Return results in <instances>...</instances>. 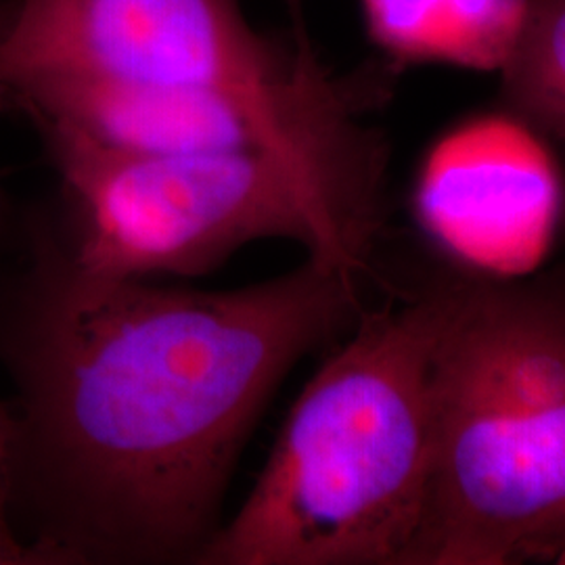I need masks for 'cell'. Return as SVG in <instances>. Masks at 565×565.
<instances>
[{
	"mask_svg": "<svg viewBox=\"0 0 565 565\" xmlns=\"http://www.w3.org/2000/svg\"><path fill=\"white\" fill-rule=\"evenodd\" d=\"M450 287L364 308L195 565H415Z\"/></svg>",
	"mask_w": 565,
	"mask_h": 565,
	"instance_id": "obj_2",
	"label": "cell"
},
{
	"mask_svg": "<svg viewBox=\"0 0 565 565\" xmlns=\"http://www.w3.org/2000/svg\"><path fill=\"white\" fill-rule=\"evenodd\" d=\"M363 289L308 256L226 291L105 277L46 207L23 212L0 258L18 534L46 565L198 564L266 404L356 323Z\"/></svg>",
	"mask_w": 565,
	"mask_h": 565,
	"instance_id": "obj_1",
	"label": "cell"
},
{
	"mask_svg": "<svg viewBox=\"0 0 565 565\" xmlns=\"http://www.w3.org/2000/svg\"><path fill=\"white\" fill-rule=\"evenodd\" d=\"M13 457H15V413L11 403H0V536L21 539L11 520Z\"/></svg>",
	"mask_w": 565,
	"mask_h": 565,
	"instance_id": "obj_10",
	"label": "cell"
},
{
	"mask_svg": "<svg viewBox=\"0 0 565 565\" xmlns=\"http://www.w3.org/2000/svg\"><path fill=\"white\" fill-rule=\"evenodd\" d=\"M532 0H361L371 41L396 63L501 72Z\"/></svg>",
	"mask_w": 565,
	"mask_h": 565,
	"instance_id": "obj_8",
	"label": "cell"
},
{
	"mask_svg": "<svg viewBox=\"0 0 565 565\" xmlns=\"http://www.w3.org/2000/svg\"><path fill=\"white\" fill-rule=\"evenodd\" d=\"M0 109L32 121L42 141L63 139L124 156L264 151L302 179L249 111L205 93L84 74H36L0 84Z\"/></svg>",
	"mask_w": 565,
	"mask_h": 565,
	"instance_id": "obj_6",
	"label": "cell"
},
{
	"mask_svg": "<svg viewBox=\"0 0 565 565\" xmlns=\"http://www.w3.org/2000/svg\"><path fill=\"white\" fill-rule=\"evenodd\" d=\"M415 565L565 564V287H450Z\"/></svg>",
	"mask_w": 565,
	"mask_h": 565,
	"instance_id": "obj_4",
	"label": "cell"
},
{
	"mask_svg": "<svg viewBox=\"0 0 565 565\" xmlns=\"http://www.w3.org/2000/svg\"><path fill=\"white\" fill-rule=\"evenodd\" d=\"M11 13V0H0V34L9 21ZM23 212H20L7 191L0 186V258L20 239Z\"/></svg>",
	"mask_w": 565,
	"mask_h": 565,
	"instance_id": "obj_11",
	"label": "cell"
},
{
	"mask_svg": "<svg viewBox=\"0 0 565 565\" xmlns=\"http://www.w3.org/2000/svg\"><path fill=\"white\" fill-rule=\"evenodd\" d=\"M518 118L565 141V0H532L522 36L501 70Z\"/></svg>",
	"mask_w": 565,
	"mask_h": 565,
	"instance_id": "obj_9",
	"label": "cell"
},
{
	"mask_svg": "<svg viewBox=\"0 0 565 565\" xmlns=\"http://www.w3.org/2000/svg\"><path fill=\"white\" fill-rule=\"evenodd\" d=\"M555 200V177L539 142L520 124H469L438 145L425 163L419 203L434 226L450 221H545Z\"/></svg>",
	"mask_w": 565,
	"mask_h": 565,
	"instance_id": "obj_7",
	"label": "cell"
},
{
	"mask_svg": "<svg viewBox=\"0 0 565 565\" xmlns=\"http://www.w3.org/2000/svg\"><path fill=\"white\" fill-rule=\"evenodd\" d=\"M84 74L214 95L249 111L364 260L382 231L385 147L361 84L312 44L263 36L239 0H11L0 84Z\"/></svg>",
	"mask_w": 565,
	"mask_h": 565,
	"instance_id": "obj_3",
	"label": "cell"
},
{
	"mask_svg": "<svg viewBox=\"0 0 565 565\" xmlns=\"http://www.w3.org/2000/svg\"><path fill=\"white\" fill-rule=\"evenodd\" d=\"M42 142L60 174V202L46 207L51 223L90 273L200 277L249 243L285 239L352 277L371 275L308 184L270 153L124 156Z\"/></svg>",
	"mask_w": 565,
	"mask_h": 565,
	"instance_id": "obj_5",
	"label": "cell"
}]
</instances>
